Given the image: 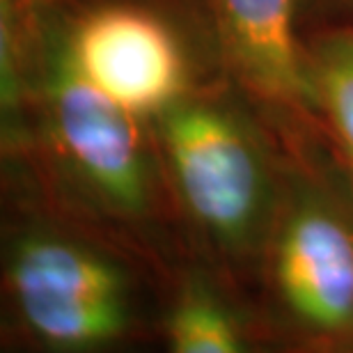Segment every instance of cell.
Here are the masks:
<instances>
[{"label": "cell", "mask_w": 353, "mask_h": 353, "mask_svg": "<svg viewBox=\"0 0 353 353\" xmlns=\"http://www.w3.org/2000/svg\"><path fill=\"white\" fill-rule=\"evenodd\" d=\"M165 161L193 221L223 250L268 241L280 197L252 129L221 101L181 94L157 115Z\"/></svg>", "instance_id": "obj_1"}, {"label": "cell", "mask_w": 353, "mask_h": 353, "mask_svg": "<svg viewBox=\"0 0 353 353\" xmlns=\"http://www.w3.org/2000/svg\"><path fill=\"white\" fill-rule=\"evenodd\" d=\"M7 289L26 330L48 349L88 351L131 326V282L115 259L51 230L17 239Z\"/></svg>", "instance_id": "obj_2"}, {"label": "cell", "mask_w": 353, "mask_h": 353, "mask_svg": "<svg viewBox=\"0 0 353 353\" xmlns=\"http://www.w3.org/2000/svg\"><path fill=\"white\" fill-rule=\"evenodd\" d=\"M41 69L48 129L67 170L103 209L143 216L150 209L152 172L138 115L83 76L67 34L46 37Z\"/></svg>", "instance_id": "obj_3"}, {"label": "cell", "mask_w": 353, "mask_h": 353, "mask_svg": "<svg viewBox=\"0 0 353 353\" xmlns=\"http://www.w3.org/2000/svg\"><path fill=\"white\" fill-rule=\"evenodd\" d=\"M268 243L289 319L316 337L353 335V216L340 200L299 181L280 200Z\"/></svg>", "instance_id": "obj_4"}, {"label": "cell", "mask_w": 353, "mask_h": 353, "mask_svg": "<svg viewBox=\"0 0 353 353\" xmlns=\"http://www.w3.org/2000/svg\"><path fill=\"white\" fill-rule=\"evenodd\" d=\"M67 39L83 76L133 115H159L183 94L181 48L163 21L140 7H99Z\"/></svg>", "instance_id": "obj_5"}, {"label": "cell", "mask_w": 353, "mask_h": 353, "mask_svg": "<svg viewBox=\"0 0 353 353\" xmlns=\"http://www.w3.org/2000/svg\"><path fill=\"white\" fill-rule=\"evenodd\" d=\"M214 12L223 53L236 79L273 105L312 110L294 0H214Z\"/></svg>", "instance_id": "obj_6"}, {"label": "cell", "mask_w": 353, "mask_h": 353, "mask_svg": "<svg viewBox=\"0 0 353 353\" xmlns=\"http://www.w3.org/2000/svg\"><path fill=\"white\" fill-rule=\"evenodd\" d=\"M303 48L312 110L326 119L353 170V28L321 30Z\"/></svg>", "instance_id": "obj_7"}, {"label": "cell", "mask_w": 353, "mask_h": 353, "mask_svg": "<svg viewBox=\"0 0 353 353\" xmlns=\"http://www.w3.org/2000/svg\"><path fill=\"white\" fill-rule=\"evenodd\" d=\"M168 342L176 353H236L245 349L243 330L221 296L190 282L168 316Z\"/></svg>", "instance_id": "obj_8"}, {"label": "cell", "mask_w": 353, "mask_h": 353, "mask_svg": "<svg viewBox=\"0 0 353 353\" xmlns=\"http://www.w3.org/2000/svg\"><path fill=\"white\" fill-rule=\"evenodd\" d=\"M337 3H342L344 7H349V10H353V0H337Z\"/></svg>", "instance_id": "obj_9"}]
</instances>
